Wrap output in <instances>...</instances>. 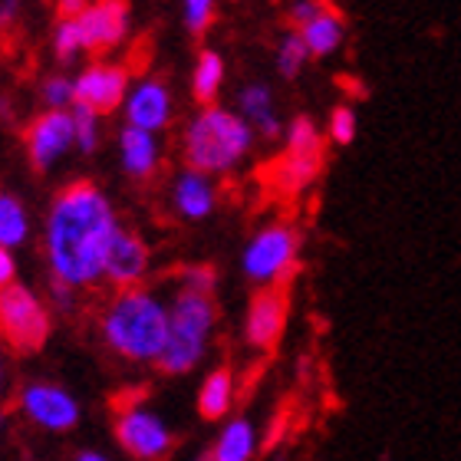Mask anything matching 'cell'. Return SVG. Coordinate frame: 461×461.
Listing matches in <instances>:
<instances>
[{
    "mask_svg": "<svg viewBox=\"0 0 461 461\" xmlns=\"http://www.w3.org/2000/svg\"><path fill=\"white\" fill-rule=\"evenodd\" d=\"M320 165H323V152H287L277 162V182L284 192H297L303 185L317 178Z\"/></svg>",
    "mask_w": 461,
    "mask_h": 461,
    "instance_id": "603a6c76",
    "label": "cell"
},
{
    "mask_svg": "<svg viewBox=\"0 0 461 461\" xmlns=\"http://www.w3.org/2000/svg\"><path fill=\"white\" fill-rule=\"evenodd\" d=\"M254 149V129L224 106H204L188 119L182 132V152L192 172L224 175L238 168Z\"/></svg>",
    "mask_w": 461,
    "mask_h": 461,
    "instance_id": "3957f363",
    "label": "cell"
},
{
    "mask_svg": "<svg viewBox=\"0 0 461 461\" xmlns=\"http://www.w3.org/2000/svg\"><path fill=\"white\" fill-rule=\"evenodd\" d=\"M356 113L349 106H337L330 113V139L337 145H349L356 139Z\"/></svg>",
    "mask_w": 461,
    "mask_h": 461,
    "instance_id": "f1b7e54d",
    "label": "cell"
},
{
    "mask_svg": "<svg viewBox=\"0 0 461 461\" xmlns=\"http://www.w3.org/2000/svg\"><path fill=\"white\" fill-rule=\"evenodd\" d=\"M287 152H323L317 125L310 122L307 115H297V119L287 125Z\"/></svg>",
    "mask_w": 461,
    "mask_h": 461,
    "instance_id": "83f0119b",
    "label": "cell"
},
{
    "mask_svg": "<svg viewBox=\"0 0 461 461\" xmlns=\"http://www.w3.org/2000/svg\"><path fill=\"white\" fill-rule=\"evenodd\" d=\"M69 115H73V139H77V149L83 155L96 152L99 139H103V122H99V115L93 113V109H83V106H73Z\"/></svg>",
    "mask_w": 461,
    "mask_h": 461,
    "instance_id": "cb8c5ba5",
    "label": "cell"
},
{
    "mask_svg": "<svg viewBox=\"0 0 461 461\" xmlns=\"http://www.w3.org/2000/svg\"><path fill=\"white\" fill-rule=\"evenodd\" d=\"M122 106H125V125L158 135L165 125L172 122L175 103L162 79H142V83L129 86V96H125Z\"/></svg>",
    "mask_w": 461,
    "mask_h": 461,
    "instance_id": "4fadbf2b",
    "label": "cell"
},
{
    "mask_svg": "<svg viewBox=\"0 0 461 461\" xmlns=\"http://www.w3.org/2000/svg\"><path fill=\"white\" fill-rule=\"evenodd\" d=\"M10 284H17V258H14V250L0 248V290Z\"/></svg>",
    "mask_w": 461,
    "mask_h": 461,
    "instance_id": "d6a6232c",
    "label": "cell"
},
{
    "mask_svg": "<svg viewBox=\"0 0 461 461\" xmlns=\"http://www.w3.org/2000/svg\"><path fill=\"white\" fill-rule=\"evenodd\" d=\"M40 99H43V106L47 113H69L73 109V79L63 77V73H53L40 83Z\"/></svg>",
    "mask_w": 461,
    "mask_h": 461,
    "instance_id": "484cf974",
    "label": "cell"
},
{
    "mask_svg": "<svg viewBox=\"0 0 461 461\" xmlns=\"http://www.w3.org/2000/svg\"><path fill=\"white\" fill-rule=\"evenodd\" d=\"M119 162H122V172L129 178H139V182L152 178L158 172V165H162V142H158V135L125 125L122 132H119Z\"/></svg>",
    "mask_w": 461,
    "mask_h": 461,
    "instance_id": "2e32d148",
    "label": "cell"
},
{
    "mask_svg": "<svg viewBox=\"0 0 461 461\" xmlns=\"http://www.w3.org/2000/svg\"><path fill=\"white\" fill-rule=\"evenodd\" d=\"M234 405V375L228 369H214L198 389V412L204 419H224Z\"/></svg>",
    "mask_w": 461,
    "mask_h": 461,
    "instance_id": "44dd1931",
    "label": "cell"
},
{
    "mask_svg": "<svg viewBox=\"0 0 461 461\" xmlns=\"http://www.w3.org/2000/svg\"><path fill=\"white\" fill-rule=\"evenodd\" d=\"M214 277L212 267H185L182 270V290H192V294H204V297H212L214 294Z\"/></svg>",
    "mask_w": 461,
    "mask_h": 461,
    "instance_id": "4dcf8cb0",
    "label": "cell"
},
{
    "mask_svg": "<svg viewBox=\"0 0 461 461\" xmlns=\"http://www.w3.org/2000/svg\"><path fill=\"white\" fill-rule=\"evenodd\" d=\"M103 339L129 363H158L168 339V303L155 290H119L99 320Z\"/></svg>",
    "mask_w": 461,
    "mask_h": 461,
    "instance_id": "7a4b0ae2",
    "label": "cell"
},
{
    "mask_svg": "<svg viewBox=\"0 0 461 461\" xmlns=\"http://www.w3.org/2000/svg\"><path fill=\"white\" fill-rule=\"evenodd\" d=\"M214 323H218L214 297L178 290L175 300L168 303V339H165L158 366L172 375L192 373L194 366L204 359V353H208Z\"/></svg>",
    "mask_w": 461,
    "mask_h": 461,
    "instance_id": "277c9868",
    "label": "cell"
},
{
    "mask_svg": "<svg viewBox=\"0 0 461 461\" xmlns=\"http://www.w3.org/2000/svg\"><path fill=\"white\" fill-rule=\"evenodd\" d=\"M307 47H303V40H300V33H287V37L280 40L277 47V73L284 79H297L300 73H303V67H307Z\"/></svg>",
    "mask_w": 461,
    "mask_h": 461,
    "instance_id": "d4e9b609",
    "label": "cell"
},
{
    "mask_svg": "<svg viewBox=\"0 0 461 461\" xmlns=\"http://www.w3.org/2000/svg\"><path fill=\"white\" fill-rule=\"evenodd\" d=\"M182 17H185V27L192 30V33H204L214 20V4L212 0H185Z\"/></svg>",
    "mask_w": 461,
    "mask_h": 461,
    "instance_id": "f546056e",
    "label": "cell"
},
{
    "mask_svg": "<svg viewBox=\"0 0 461 461\" xmlns=\"http://www.w3.org/2000/svg\"><path fill=\"white\" fill-rule=\"evenodd\" d=\"M194 461H212V455H202V458H194Z\"/></svg>",
    "mask_w": 461,
    "mask_h": 461,
    "instance_id": "f35d334b",
    "label": "cell"
},
{
    "mask_svg": "<svg viewBox=\"0 0 461 461\" xmlns=\"http://www.w3.org/2000/svg\"><path fill=\"white\" fill-rule=\"evenodd\" d=\"M53 53H57L59 59H77L79 53H86L77 17H59L57 20V27H53Z\"/></svg>",
    "mask_w": 461,
    "mask_h": 461,
    "instance_id": "4316f807",
    "label": "cell"
},
{
    "mask_svg": "<svg viewBox=\"0 0 461 461\" xmlns=\"http://www.w3.org/2000/svg\"><path fill=\"white\" fill-rule=\"evenodd\" d=\"M77 461H109V458L103 452H79Z\"/></svg>",
    "mask_w": 461,
    "mask_h": 461,
    "instance_id": "8d00e7d4",
    "label": "cell"
},
{
    "mask_svg": "<svg viewBox=\"0 0 461 461\" xmlns=\"http://www.w3.org/2000/svg\"><path fill=\"white\" fill-rule=\"evenodd\" d=\"M149 244H145L135 230L119 228L106 254V267H103V280H109L115 290H132L142 287L145 274H149Z\"/></svg>",
    "mask_w": 461,
    "mask_h": 461,
    "instance_id": "8fae6325",
    "label": "cell"
},
{
    "mask_svg": "<svg viewBox=\"0 0 461 461\" xmlns=\"http://www.w3.org/2000/svg\"><path fill=\"white\" fill-rule=\"evenodd\" d=\"M129 96V73L119 63H89L73 79V106L93 109L96 115H106L119 109Z\"/></svg>",
    "mask_w": 461,
    "mask_h": 461,
    "instance_id": "9c48e42d",
    "label": "cell"
},
{
    "mask_svg": "<svg viewBox=\"0 0 461 461\" xmlns=\"http://www.w3.org/2000/svg\"><path fill=\"white\" fill-rule=\"evenodd\" d=\"M214 204H218V188H214L212 175L192 172V168H185V172L175 175L172 208L182 214V218L202 221V218H208V214L214 212Z\"/></svg>",
    "mask_w": 461,
    "mask_h": 461,
    "instance_id": "9a60e30c",
    "label": "cell"
},
{
    "mask_svg": "<svg viewBox=\"0 0 461 461\" xmlns=\"http://www.w3.org/2000/svg\"><path fill=\"white\" fill-rule=\"evenodd\" d=\"M4 389H7V356L0 349V395H4Z\"/></svg>",
    "mask_w": 461,
    "mask_h": 461,
    "instance_id": "d590c367",
    "label": "cell"
},
{
    "mask_svg": "<svg viewBox=\"0 0 461 461\" xmlns=\"http://www.w3.org/2000/svg\"><path fill=\"white\" fill-rule=\"evenodd\" d=\"M320 10H323V4H317V0H300V4H294V7H290V20H294L297 27H307Z\"/></svg>",
    "mask_w": 461,
    "mask_h": 461,
    "instance_id": "1f68e13d",
    "label": "cell"
},
{
    "mask_svg": "<svg viewBox=\"0 0 461 461\" xmlns=\"http://www.w3.org/2000/svg\"><path fill=\"white\" fill-rule=\"evenodd\" d=\"M297 33H300V40H303V47H307L310 57H330V53H337V50L343 47L346 20L339 10L323 7L317 17L310 20L307 27H300Z\"/></svg>",
    "mask_w": 461,
    "mask_h": 461,
    "instance_id": "ac0fdd59",
    "label": "cell"
},
{
    "mask_svg": "<svg viewBox=\"0 0 461 461\" xmlns=\"http://www.w3.org/2000/svg\"><path fill=\"white\" fill-rule=\"evenodd\" d=\"M53 320L37 290L10 284L0 290V339L20 353H33L50 339Z\"/></svg>",
    "mask_w": 461,
    "mask_h": 461,
    "instance_id": "5b68a950",
    "label": "cell"
},
{
    "mask_svg": "<svg viewBox=\"0 0 461 461\" xmlns=\"http://www.w3.org/2000/svg\"><path fill=\"white\" fill-rule=\"evenodd\" d=\"M23 145H27V158L37 172H47L59 158H67L73 149H77V139H73V115L69 113H43L27 125V135H23Z\"/></svg>",
    "mask_w": 461,
    "mask_h": 461,
    "instance_id": "30bf717a",
    "label": "cell"
},
{
    "mask_svg": "<svg viewBox=\"0 0 461 461\" xmlns=\"http://www.w3.org/2000/svg\"><path fill=\"white\" fill-rule=\"evenodd\" d=\"M119 228V214L99 185H67L53 198L43 221V254L53 280L73 290L96 287Z\"/></svg>",
    "mask_w": 461,
    "mask_h": 461,
    "instance_id": "6da1fadb",
    "label": "cell"
},
{
    "mask_svg": "<svg viewBox=\"0 0 461 461\" xmlns=\"http://www.w3.org/2000/svg\"><path fill=\"white\" fill-rule=\"evenodd\" d=\"M50 297H53V303H57L59 310H69V307H73L77 290L67 287V284H59V280H50Z\"/></svg>",
    "mask_w": 461,
    "mask_h": 461,
    "instance_id": "836d02e7",
    "label": "cell"
},
{
    "mask_svg": "<svg viewBox=\"0 0 461 461\" xmlns=\"http://www.w3.org/2000/svg\"><path fill=\"white\" fill-rule=\"evenodd\" d=\"M258 448V429L250 419H230L212 448V461H250Z\"/></svg>",
    "mask_w": 461,
    "mask_h": 461,
    "instance_id": "d6986e66",
    "label": "cell"
},
{
    "mask_svg": "<svg viewBox=\"0 0 461 461\" xmlns=\"http://www.w3.org/2000/svg\"><path fill=\"white\" fill-rule=\"evenodd\" d=\"M30 238V212L17 194L0 192V248H23Z\"/></svg>",
    "mask_w": 461,
    "mask_h": 461,
    "instance_id": "ffe728a7",
    "label": "cell"
},
{
    "mask_svg": "<svg viewBox=\"0 0 461 461\" xmlns=\"http://www.w3.org/2000/svg\"><path fill=\"white\" fill-rule=\"evenodd\" d=\"M17 405L27 422L47 432H69L79 422V402L57 383H27L20 389Z\"/></svg>",
    "mask_w": 461,
    "mask_h": 461,
    "instance_id": "ba28073f",
    "label": "cell"
},
{
    "mask_svg": "<svg viewBox=\"0 0 461 461\" xmlns=\"http://www.w3.org/2000/svg\"><path fill=\"white\" fill-rule=\"evenodd\" d=\"M17 17V4H0V27Z\"/></svg>",
    "mask_w": 461,
    "mask_h": 461,
    "instance_id": "e575fe53",
    "label": "cell"
},
{
    "mask_svg": "<svg viewBox=\"0 0 461 461\" xmlns=\"http://www.w3.org/2000/svg\"><path fill=\"white\" fill-rule=\"evenodd\" d=\"M79 33L86 53H106L119 47L129 33V7L119 0H103V4H86L77 14Z\"/></svg>",
    "mask_w": 461,
    "mask_h": 461,
    "instance_id": "7c38bea8",
    "label": "cell"
},
{
    "mask_svg": "<svg viewBox=\"0 0 461 461\" xmlns=\"http://www.w3.org/2000/svg\"><path fill=\"white\" fill-rule=\"evenodd\" d=\"M300 238L290 224H267L248 240V248L240 254L244 277L258 287H277L280 280L290 277V270L297 267Z\"/></svg>",
    "mask_w": 461,
    "mask_h": 461,
    "instance_id": "8992f818",
    "label": "cell"
},
{
    "mask_svg": "<svg viewBox=\"0 0 461 461\" xmlns=\"http://www.w3.org/2000/svg\"><path fill=\"white\" fill-rule=\"evenodd\" d=\"M287 327V297L277 287L258 290L244 313V339L254 349H270Z\"/></svg>",
    "mask_w": 461,
    "mask_h": 461,
    "instance_id": "5bb4252c",
    "label": "cell"
},
{
    "mask_svg": "<svg viewBox=\"0 0 461 461\" xmlns=\"http://www.w3.org/2000/svg\"><path fill=\"white\" fill-rule=\"evenodd\" d=\"M4 432H7V412L0 409V442H4Z\"/></svg>",
    "mask_w": 461,
    "mask_h": 461,
    "instance_id": "74e56055",
    "label": "cell"
},
{
    "mask_svg": "<svg viewBox=\"0 0 461 461\" xmlns=\"http://www.w3.org/2000/svg\"><path fill=\"white\" fill-rule=\"evenodd\" d=\"M115 438L135 461H162L175 448V435L149 405H129L115 415Z\"/></svg>",
    "mask_w": 461,
    "mask_h": 461,
    "instance_id": "52a82bcc",
    "label": "cell"
},
{
    "mask_svg": "<svg viewBox=\"0 0 461 461\" xmlns=\"http://www.w3.org/2000/svg\"><path fill=\"white\" fill-rule=\"evenodd\" d=\"M221 83H224V57L214 53V50H202V53H198V63H194V73H192L194 99H198L202 106H212L214 96L221 93Z\"/></svg>",
    "mask_w": 461,
    "mask_h": 461,
    "instance_id": "7402d4cb",
    "label": "cell"
},
{
    "mask_svg": "<svg viewBox=\"0 0 461 461\" xmlns=\"http://www.w3.org/2000/svg\"><path fill=\"white\" fill-rule=\"evenodd\" d=\"M238 115L250 129H258L264 139H277L284 135V125L277 119V109H274V93L264 83H248V86L238 93Z\"/></svg>",
    "mask_w": 461,
    "mask_h": 461,
    "instance_id": "e0dca14e",
    "label": "cell"
}]
</instances>
